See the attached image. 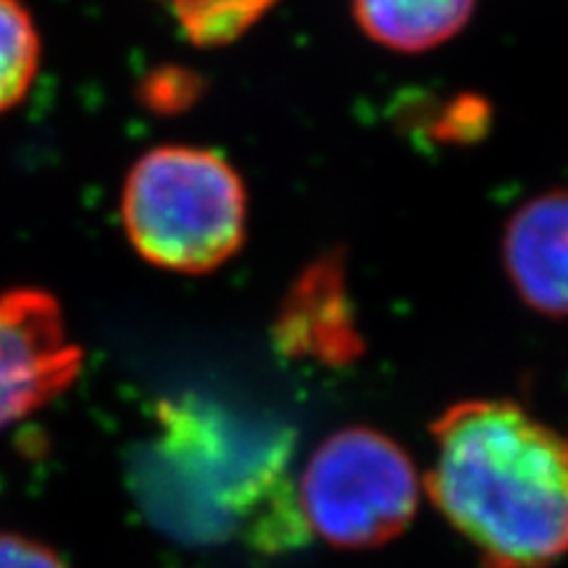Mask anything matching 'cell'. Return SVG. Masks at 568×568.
Segmentation results:
<instances>
[{
	"label": "cell",
	"mask_w": 568,
	"mask_h": 568,
	"mask_svg": "<svg viewBox=\"0 0 568 568\" xmlns=\"http://www.w3.org/2000/svg\"><path fill=\"white\" fill-rule=\"evenodd\" d=\"M426 493L485 568L568 552V437L514 400L456 403L432 426Z\"/></svg>",
	"instance_id": "obj_1"
},
{
	"label": "cell",
	"mask_w": 568,
	"mask_h": 568,
	"mask_svg": "<svg viewBox=\"0 0 568 568\" xmlns=\"http://www.w3.org/2000/svg\"><path fill=\"white\" fill-rule=\"evenodd\" d=\"M122 222L148 264L209 274L245 243V184L219 153L161 145L140 155L126 174Z\"/></svg>",
	"instance_id": "obj_2"
},
{
	"label": "cell",
	"mask_w": 568,
	"mask_h": 568,
	"mask_svg": "<svg viewBox=\"0 0 568 568\" xmlns=\"http://www.w3.org/2000/svg\"><path fill=\"white\" fill-rule=\"evenodd\" d=\"M422 479L393 437L345 426L316 447L303 468L297 508L305 529L339 550H374L410 527Z\"/></svg>",
	"instance_id": "obj_3"
},
{
	"label": "cell",
	"mask_w": 568,
	"mask_h": 568,
	"mask_svg": "<svg viewBox=\"0 0 568 568\" xmlns=\"http://www.w3.org/2000/svg\"><path fill=\"white\" fill-rule=\"evenodd\" d=\"M82 374V347L61 303L38 287L0 293V432L67 393Z\"/></svg>",
	"instance_id": "obj_4"
},
{
	"label": "cell",
	"mask_w": 568,
	"mask_h": 568,
	"mask_svg": "<svg viewBox=\"0 0 568 568\" xmlns=\"http://www.w3.org/2000/svg\"><path fill=\"white\" fill-rule=\"evenodd\" d=\"M274 345L287 358L347 366L364 353L343 255L326 253L305 266L280 305Z\"/></svg>",
	"instance_id": "obj_5"
},
{
	"label": "cell",
	"mask_w": 568,
	"mask_h": 568,
	"mask_svg": "<svg viewBox=\"0 0 568 568\" xmlns=\"http://www.w3.org/2000/svg\"><path fill=\"white\" fill-rule=\"evenodd\" d=\"M503 261L535 314L568 318V187L529 197L508 219Z\"/></svg>",
	"instance_id": "obj_6"
},
{
	"label": "cell",
	"mask_w": 568,
	"mask_h": 568,
	"mask_svg": "<svg viewBox=\"0 0 568 568\" xmlns=\"http://www.w3.org/2000/svg\"><path fill=\"white\" fill-rule=\"evenodd\" d=\"M477 0H353L368 38L400 53H424L464 30Z\"/></svg>",
	"instance_id": "obj_7"
},
{
	"label": "cell",
	"mask_w": 568,
	"mask_h": 568,
	"mask_svg": "<svg viewBox=\"0 0 568 568\" xmlns=\"http://www.w3.org/2000/svg\"><path fill=\"white\" fill-rule=\"evenodd\" d=\"M40 69V34L19 0H0V113L24 101Z\"/></svg>",
	"instance_id": "obj_8"
},
{
	"label": "cell",
	"mask_w": 568,
	"mask_h": 568,
	"mask_svg": "<svg viewBox=\"0 0 568 568\" xmlns=\"http://www.w3.org/2000/svg\"><path fill=\"white\" fill-rule=\"evenodd\" d=\"M195 45L234 42L274 9L276 0H159Z\"/></svg>",
	"instance_id": "obj_9"
},
{
	"label": "cell",
	"mask_w": 568,
	"mask_h": 568,
	"mask_svg": "<svg viewBox=\"0 0 568 568\" xmlns=\"http://www.w3.org/2000/svg\"><path fill=\"white\" fill-rule=\"evenodd\" d=\"M0 568H69L48 545L13 531H0Z\"/></svg>",
	"instance_id": "obj_10"
}]
</instances>
